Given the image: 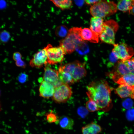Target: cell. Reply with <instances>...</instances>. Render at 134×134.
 <instances>
[{
  "mask_svg": "<svg viewBox=\"0 0 134 134\" xmlns=\"http://www.w3.org/2000/svg\"><path fill=\"white\" fill-rule=\"evenodd\" d=\"M58 71L59 80L62 83L69 85L75 83L71 75L69 73L59 69Z\"/></svg>",
  "mask_w": 134,
  "mask_h": 134,
  "instance_id": "ffe728a7",
  "label": "cell"
},
{
  "mask_svg": "<svg viewBox=\"0 0 134 134\" xmlns=\"http://www.w3.org/2000/svg\"><path fill=\"white\" fill-rule=\"evenodd\" d=\"M1 106L0 103V111H1Z\"/></svg>",
  "mask_w": 134,
  "mask_h": 134,
  "instance_id": "ab89813d",
  "label": "cell"
},
{
  "mask_svg": "<svg viewBox=\"0 0 134 134\" xmlns=\"http://www.w3.org/2000/svg\"><path fill=\"white\" fill-rule=\"evenodd\" d=\"M119 59L112 52L110 54L109 57V60L107 66L108 67H111L116 63L118 61Z\"/></svg>",
  "mask_w": 134,
  "mask_h": 134,
  "instance_id": "4316f807",
  "label": "cell"
},
{
  "mask_svg": "<svg viewBox=\"0 0 134 134\" xmlns=\"http://www.w3.org/2000/svg\"><path fill=\"white\" fill-rule=\"evenodd\" d=\"M47 49L46 46L34 55L29 62V65L31 67L40 68L47 65Z\"/></svg>",
  "mask_w": 134,
  "mask_h": 134,
  "instance_id": "30bf717a",
  "label": "cell"
},
{
  "mask_svg": "<svg viewBox=\"0 0 134 134\" xmlns=\"http://www.w3.org/2000/svg\"><path fill=\"white\" fill-rule=\"evenodd\" d=\"M117 10V5L114 1L100 0L91 6L90 11L93 17L102 18L113 14Z\"/></svg>",
  "mask_w": 134,
  "mask_h": 134,
  "instance_id": "3957f363",
  "label": "cell"
},
{
  "mask_svg": "<svg viewBox=\"0 0 134 134\" xmlns=\"http://www.w3.org/2000/svg\"><path fill=\"white\" fill-rule=\"evenodd\" d=\"M1 91H0V95H1Z\"/></svg>",
  "mask_w": 134,
  "mask_h": 134,
  "instance_id": "b9f144b4",
  "label": "cell"
},
{
  "mask_svg": "<svg viewBox=\"0 0 134 134\" xmlns=\"http://www.w3.org/2000/svg\"><path fill=\"white\" fill-rule=\"evenodd\" d=\"M68 31L67 27L65 25H60L56 29L55 34L58 37H65L67 35Z\"/></svg>",
  "mask_w": 134,
  "mask_h": 134,
  "instance_id": "7402d4cb",
  "label": "cell"
},
{
  "mask_svg": "<svg viewBox=\"0 0 134 134\" xmlns=\"http://www.w3.org/2000/svg\"><path fill=\"white\" fill-rule=\"evenodd\" d=\"M88 111L86 107L83 106L79 107L77 110V113L78 115L81 117L84 118L88 114Z\"/></svg>",
  "mask_w": 134,
  "mask_h": 134,
  "instance_id": "f1b7e54d",
  "label": "cell"
},
{
  "mask_svg": "<svg viewBox=\"0 0 134 134\" xmlns=\"http://www.w3.org/2000/svg\"><path fill=\"white\" fill-rule=\"evenodd\" d=\"M72 5L71 0H63L61 9L64 10L70 8Z\"/></svg>",
  "mask_w": 134,
  "mask_h": 134,
  "instance_id": "4dcf8cb0",
  "label": "cell"
},
{
  "mask_svg": "<svg viewBox=\"0 0 134 134\" xmlns=\"http://www.w3.org/2000/svg\"><path fill=\"white\" fill-rule=\"evenodd\" d=\"M47 47L48 63L55 65L63 61L66 54L61 47H53L49 44Z\"/></svg>",
  "mask_w": 134,
  "mask_h": 134,
  "instance_id": "52a82bcc",
  "label": "cell"
},
{
  "mask_svg": "<svg viewBox=\"0 0 134 134\" xmlns=\"http://www.w3.org/2000/svg\"><path fill=\"white\" fill-rule=\"evenodd\" d=\"M75 50L80 54L84 55L88 52L89 48L88 44L84 40L77 45Z\"/></svg>",
  "mask_w": 134,
  "mask_h": 134,
  "instance_id": "44dd1931",
  "label": "cell"
},
{
  "mask_svg": "<svg viewBox=\"0 0 134 134\" xmlns=\"http://www.w3.org/2000/svg\"><path fill=\"white\" fill-rule=\"evenodd\" d=\"M22 57L21 54L19 52H15L13 54V59L15 62L21 59Z\"/></svg>",
  "mask_w": 134,
  "mask_h": 134,
  "instance_id": "d6a6232c",
  "label": "cell"
},
{
  "mask_svg": "<svg viewBox=\"0 0 134 134\" xmlns=\"http://www.w3.org/2000/svg\"><path fill=\"white\" fill-rule=\"evenodd\" d=\"M16 66L18 67L25 68L26 67L25 63L22 59L15 62Z\"/></svg>",
  "mask_w": 134,
  "mask_h": 134,
  "instance_id": "836d02e7",
  "label": "cell"
},
{
  "mask_svg": "<svg viewBox=\"0 0 134 134\" xmlns=\"http://www.w3.org/2000/svg\"><path fill=\"white\" fill-rule=\"evenodd\" d=\"M55 87L51 84L44 80L41 83L39 88V96L42 97L49 98L52 97Z\"/></svg>",
  "mask_w": 134,
  "mask_h": 134,
  "instance_id": "7c38bea8",
  "label": "cell"
},
{
  "mask_svg": "<svg viewBox=\"0 0 134 134\" xmlns=\"http://www.w3.org/2000/svg\"><path fill=\"white\" fill-rule=\"evenodd\" d=\"M59 69L69 73L75 83L78 82L85 76L87 73L85 64L78 61L61 66Z\"/></svg>",
  "mask_w": 134,
  "mask_h": 134,
  "instance_id": "277c9868",
  "label": "cell"
},
{
  "mask_svg": "<svg viewBox=\"0 0 134 134\" xmlns=\"http://www.w3.org/2000/svg\"><path fill=\"white\" fill-rule=\"evenodd\" d=\"M87 95L97 104L99 110L106 112L112 108L111 89L106 81L103 79L93 81L87 86Z\"/></svg>",
  "mask_w": 134,
  "mask_h": 134,
  "instance_id": "6da1fadb",
  "label": "cell"
},
{
  "mask_svg": "<svg viewBox=\"0 0 134 134\" xmlns=\"http://www.w3.org/2000/svg\"><path fill=\"white\" fill-rule=\"evenodd\" d=\"M75 4L79 7L82 6L85 0H74Z\"/></svg>",
  "mask_w": 134,
  "mask_h": 134,
  "instance_id": "d590c367",
  "label": "cell"
},
{
  "mask_svg": "<svg viewBox=\"0 0 134 134\" xmlns=\"http://www.w3.org/2000/svg\"><path fill=\"white\" fill-rule=\"evenodd\" d=\"M86 107L88 111L91 112L99 110L96 103L91 99H89V100L86 102Z\"/></svg>",
  "mask_w": 134,
  "mask_h": 134,
  "instance_id": "d4e9b609",
  "label": "cell"
},
{
  "mask_svg": "<svg viewBox=\"0 0 134 134\" xmlns=\"http://www.w3.org/2000/svg\"><path fill=\"white\" fill-rule=\"evenodd\" d=\"M62 128L67 130L73 129L74 125L73 119L67 116H62L59 118V123Z\"/></svg>",
  "mask_w": 134,
  "mask_h": 134,
  "instance_id": "e0dca14e",
  "label": "cell"
},
{
  "mask_svg": "<svg viewBox=\"0 0 134 134\" xmlns=\"http://www.w3.org/2000/svg\"><path fill=\"white\" fill-rule=\"evenodd\" d=\"M131 97L133 99H134V87L133 92Z\"/></svg>",
  "mask_w": 134,
  "mask_h": 134,
  "instance_id": "f35d334b",
  "label": "cell"
},
{
  "mask_svg": "<svg viewBox=\"0 0 134 134\" xmlns=\"http://www.w3.org/2000/svg\"><path fill=\"white\" fill-rule=\"evenodd\" d=\"M11 37L9 32L5 30L0 31V44H5L9 41Z\"/></svg>",
  "mask_w": 134,
  "mask_h": 134,
  "instance_id": "603a6c76",
  "label": "cell"
},
{
  "mask_svg": "<svg viewBox=\"0 0 134 134\" xmlns=\"http://www.w3.org/2000/svg\"><path fill=\"white\" fill-rule=\"evenodd\" d=\"M80 35L84 40L88 41L95 43L99 42V36L90 29L85 28L82 29Z\"/></svg>",
  "mask_w": 134,
  "mask_h": 134,
  "instance_id": "5bb4252c",
  "label": "cell"
},
{
  "mask_svg": "<svg viewBox=\"0 0 134 134\" xmlns=\"http://www.w3.org/2000/svg\"><path fill=\"white\" fill-rule=\"evenodd\" d=\"M99 0H85L86 3L88 4H91L96 3Z\"/></svg>",
  "mask_w": 134,
  "mask_h": 134,
  "instance_id": "8d00e7d4",
  "label": "cell"
},
{
  "mask_svg": "<svg viewBox=\"0 0 134 134\" xmlns=\"http://www.w3.org/2000/svg\"><path fill=\"white\" fill-rule=\"evenodd\" d=\"M119 28L118 23L114 20L110 19L104 22L99 37L100 40L104 42L114 45L115 44V34Z\"/></svg>",
  "mask_w": 134,
  "mask_h": 134,
  "instance_id": "5b68a950",
  "label": "cell"
},
{
  "mask_svg": "<svg viewBox=\"0 0 134 134\" xmlns=\"http://www.w3.org/2000/svg\"><path fill=\"white\" fill-rule=\"evenodd\" d=\"M81 27H73L69 30L68 34L64 39L60 42L59 46L66 54H70L75 50L77 45L84 41L80 36Z\"/></svg>",
  "mask_w": 134,
  "mask_h": 134,
  "instance_id": "7a4b0ae2",
  "label": "cell"
},
{
  "mask_svg": "<svg viewBox=\"0 0 134 134\" xmlns=\"http://www.w3.org/2000/svg\"><path fill=\"white\" fill-rule=\"evenodd\" d=\"M129 13L134 15V5L130 11Z\"/></svg>",
  "mask_w": 134,
  "mask_h": 134,
  "instance_id": "74e56055",
  "label": "cell"
},
{
  "mask_svg": "<svg viewBox=\"0 0 134 134\" xmlns=\"http://www.w3.org/2000/svg\"><path fill=\"white\" fill-rule=\"evenodd\" d=\"M116 83L120 85L125 84L134 86V74L130 73L124 75L121 77Z\"/></svg>",
  "mask_w": 134,
  "mask_h": 134,
  "instance_id": "d6986e66",
  "label": "cell"
},
{
  "mask_svg": "<svg viewBox=\"0 0 134 134\" xmlns=\"http://www.w3.org/2000/svg\"><path fill=\"white\" fill-rule=\"evenodd\" d=\"M99 125L92 122L83 127L81 129L82 134H98L102 131Z\"/></svg>",
  "mask_w": 134,
  "mask_h": 134,
  "instance_id": "2e32d148",
  "label": "cell"
},
{
  "mask_svg": "<svg viewBox=\"0 0 134 134\" xmlns=\"http://www.w3.org/2000/svg\"><path fill=\"white\" fill-rule=\"evenodd\" d=\"M123 61L127 66L130 73L134 74V58Z\"/></svg>",
  "mask_w": 134,
  "mask_h": 134,
  "instance_id": "484cf974",
  "label": "cell"
},
{
  "mask_svg": "<svg viewBox=\"0 0 134 134\" xmlns=\"http://www.w3.org/2000/svg\"><path fill=\"white\" fill-rule=\"evenodd\" d=\"M112 52L119 59L125 61L131 59L134 55L133 48L124 43L115 44Z\"/></svg>",
  "mask_w": 134,
  "mask_h": 134,
  "instance_id": "ba28073f",
  "label": "cell"
},
{
  "mask_svg": "<svg viewBox=\"0 0 134 134\" xmlns=\"http://www.w3.org/2000/svg\"><path fill=\"white\" fill-rule=\"evenodd\" d=\"M28 76L27 74L24 73H21L18 77V79L20 83H23L25 82L27 80Z\"/></svg>",
  "mask_w": 134,
  "mask_h": 134,
  "instance_id": "1f68e13d",
  "label": "cell"
},
{
  "mask_svg": "<svg viewBox=\"0 0 134 134\" xmlns=\"http://www.w3.org/2000/svg\"><path fill=\"white\" fill-rule=\"evenodd\" d=\"M134 3V0H131Z\"/></svg>",
  "mask_w": 134,
  "mask_h": 134,
  "instance_id": "60d3db41",
  "label": "cell"
},
{
  "mask_svg": "<svg viewBox=\"0 0 134 134\" xmlns=\"http://www.w3.org/2000/svg\"><path fill=\"white\" fill-rule=\"evenodd\" d=\"M134 86L125 84L121 85L115 89V92L121 98L131 97Z\"/></svg>",
  "mask_w": 134,
  "mask_h": 134,
  "instance_id": "9a60e30c",
  "label": "cell"
},
{
  "mask_svg": "<svg viewBox=\"0 0 134 134\" xmlns=\"http://www.w3.org/2000/svg\"><path fill=\"white\" fill-rule=\"evenodd\" d=\"M103 21L102 18L99 17H93L90 19V29L99 37L102 30Z\"/></svg>",
  "mask_w": 134,
  "mask_h": 134,
  "instance_id": "4fadbf2b",
  "label": "cell"
},
{
  "mask_svg": "<svg viewBox=\"0 0 134 134\" xmlns=\"http://www.w3.org/2000/svg\"><path fill=\"white\" fill-rule=\"evenodd\" d=\"M133 104L134 103L133 101L130 98L126 99L122 103L123 107L126 109H129L132 108Z\"/></svg>",
  "mask_w": 134,
  "mask_h": 134,
  "instance_id": "83f0119b",
  "label": "cell"
},
{
  "mask_svg": "<svg viewBox=\"0 0 134 134\" xmlns=\"http://www.w3.org/2000/svg\"><path fill=\"white\" fill-rule=\"evenodd\" d=\"M130 73L124 62L118 61L115 65L114 68L107 75L115 82L122 76Z\"/></svg>",
  "mask_w": 134,
  "mask_h": 134,
  "instance_id": "9c48e42d",
  "label": "cell"
},
{
  "mask_svg": "<svg viewBox=\"0 0 134 134\" xmlns=\"http://www.w3.org/2000/svg\"><path fill=\"white\" fill-rule=\"evenodd\" d=\"M43 79L44 81L51 84L55 88L62 83L59 80L58 71L47 65L44 68Z\"/></svg>",
  "mask_w": 134,
  "mask_h": 134,
  "instance_id": "8fae6325",
  "label": "cell"
},
{
  "mask_svg": "<svg viewBox=\"0 0 134 134\" xmlns=\"http://www.w3.org/2000/svg\"><path fill=\"white\" fill-rule=\"evenodd\" d=\"M57 7L62 8L63 0H50Z\"/></svg>",
  "mask_w": 134,
  "mask_h": 134,
  "instance_id": "e575fe53",
  "label": "cell"
},
{
  "mask_svg": "<svg viewBox=\"0 0 134 134\" xmlns=\"http://www.w3.org/2000/svg\"><path fill=\"white\" fill-rule=\"evenodd\" d=\"M126 117L128 120H134V109L131 108L128 110L126 113Z\"/></svg>",
  "mask_w": 134,
  "mask_h": 134,
  "instance_id": "f546056e",
  "label": "cell"
},
{
  "mask_svg": "<svg viewBox=\"0 0 134 134\" xmlns=\"http://www.w3.org/2000/svg\"><path fill=\"white\" fill-rule=\"evenodd\" d=\"M45 116L46 120L49 123H55L57 124H58L59 118L52 111H51L47 113Z\"/></svg>",
  "mask_w": 134,
  "mask_h": 134,
  "instance_id": "cb8c5ba5",
  "label": "cell"
},
{
  "mask_svg": "<svg viewBox=\"0 0 134 134\" xmlns=\"http://www.w3.org/2000/svg\"><path fill=\"white\" fill-rule=\"evenodd\" d=\"M72 94V89L69 85L62 83L55 88L52 98L57 103H64L70 98Z\"/></svg>",
  "mask_w": 134,
  "mask_h": 134,
  "instance_id": "8992f818",
  "label": "cell"
},
{
  "mask_svg": "<svg viewBox=\"0 0 134 134\" xmlns=\"http://www.w3.org/2000/svg\"><path fill=\"white\" fill-rule=\"evenodd\" d=\"M117 5L119 10L124 12H128L129 13L134 3L131 0H119Z\"/></svg>",
  "mask_w": 134,
  "mask_h": 134,
  "instance_id": "ac0fdd59",
  "label": "cell"
}]
</instances>
